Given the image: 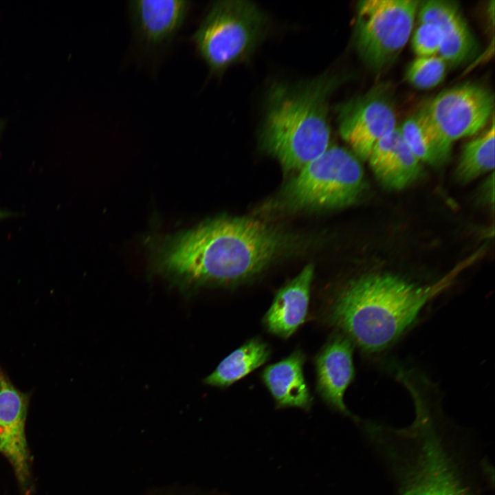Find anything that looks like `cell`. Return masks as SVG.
I'll return each instance as SVG.
<instances>
[{"instance_id": "6da1fadb", "label": "cell", "mask_w": 495, "mask_h": 495, "mask_svg": "<svg viewBox=\"0 0 495 495\" xmlns=\"http://www.w3.org/2000/svg\"><path fill=\"white\" fill-rule=\"evenodd\" d=\"M399 382L413 402L411 424L358 423L394 495H492L494 468L473 436L446 415L437 386L417 370Z\"/></svg>"}, {"instance_id": "7402d4cb", "label": "cell", "mask_w": 495, "mask_h": 495, "mask_svg": "<svg viewBox=\"0 0 495 495\" xmlns=\"http://www.w3.org/2000/svg\"><path fill=\"white\" fill-rule=\"evenodd\" d=\"M6 120L0 118V136L6 127Z\"/></svg>"}, {"instance_id": "8fae6325", "label": "cell", "mask_w": 495, "mask_h": 495, "mask_svg": "<svg viewBox=\"0 0 495 495\" xmlns=\"http://www.w3.org/2000/svg\"><path fill=\"white\" fill-rule=\"evenodd\" d=\"M351 341L337 332L325 343L315 358L316 390L330 407L358 423L344 404V393L355 377Z\"/></svg>"}, {"instance_id": "3957f363", "label": "cell", "mask_w": 495, "mask_h": 495, "mask_svg": "<svg viewBox=\"0 0 495 495\" xmlns=\"http://www.w3.org/2000/svg\"><path fill=\"white\" fill-rule=\"evenodd\" d=\"M451 278L421 284L400 274L371 272L348 281L336 294L327 320L366 356L393 346L417 323Z\"/></svg>"}, {"instance_id": "603a6c76", "label": "cell", "mask_w": 495, "mask_h": 495, "mask_svg": "<svg viewBox=\"0 0 495 495\" xmlns=\"http://www.w3.org/2000/svg\"><path fill=\"white\" fill-rule=\"evenodd\" d=\"M11 213L5 210H0V220L10 216Z\"/></svg>"}, {"instance_id": "52a82bcc", "label": "cell", "mask_w": 495, "mask_h": 495, "mask_svg": "<svg viewBox=\"0 0 495 495\" xmlns=\"http://www.w3.org/2000/svg\"><path fill=\"white\" fill-rule=\"evenodd\" d=\"M419 3L417 0L358 1L354 41L368 66L380 69L400 52L410 36Z\"/></svg>"}, {"instance_id": "ffe728a7", "label": "cell", "mask_w": 495, "mask_h": 495, "mask_svg": "<svg viewBox=\"0 0 495 495\" xmlns=\"http://www.w3.org/2000/svg\"><path fill=\"white\" fill-rule=\"evenodd\" d=\"M447 63L439 56H417L408 66L405 77L413 87L432 89L444 79Z\"/></svg>"}, {"instance_id": "ac0fdd59", "label": "cell", "mask_w": 495, "mask_h": 495, "mask_svg": "<svg viewBox=\"0 0 495 495\" xmlns=\"http://www.w3.org/2000/svg\"><path fill=\"white\" fill-rule=\"evenodd\" d=\"M270 354V347L265 342L258 338H251L226 356L204 379V383L214 387H228L265 364Z\"/></svg>"}, {"instance_id": "7c38bea8", "label": "cell", "mask_w": 495, "mask_h": 495, "mask_svg": "<svg viewBox=\"0 0 495 495\" xmlns=\"http://www.w3.org/2000/svg\"><path fill=\"white\" fill-rule=\"evenodd\" d=\"M28 398L18 390L0 368V452L11 463L21 482L28 474L25 433Z\"/></svg>"}, {"instance_id": "5bb4252c", "label": "cell", "mask_w": 495, "mask_h": 495, "mask_svg": "<svg viewBox=\"0 0 495 495\" xmlns=\"http://www.w3.org/2000/svg\"><path fill=\"white\" fill-rule=\"evenodd\" d=\"M313 276L314 267L307 265L276 292L263 319L270 333L286 339L305 322Z\"/></svg>"}, {"instance_id": "2e32d148", "label": "cell", "mask_w": 495, "mask_h": 495, "mask_svg": "<svg viewBox=\"0 0 495 495\" xmlns=\"http://www.w3.org/2000/svg\"><path fill=\"white\" fill-rule=\"evenodd\" d=\"M305 362L304 353L296 349L280 361L268 365L262 371L261 380L276 407L310 408L312 397L303 373Z\"/></svg>"}, {"instance_id": "9c48e42d", "label": "cell", "mask_w": 495, "mask_h": 495, "mask_svg": "<svg viewBox=\"0 0 495 495\" xmlns=\"http://www.w3.org/2000/svg\"><path fill=\"white\" fill-rule=\"evenodd\" d=\"M338 122L342 139L363 160H368L375 144L397 127L393 104L380 89L340 105Z\"/></svg>"}, {"instance_id": "9a60e30c", "label": "cell", "mask_w": 495, "mask_h": 495, "mask_svg": "<svg viewBox=\"0 0 495 495\" xmlns=\"http://www.w3.org/2000/svg\"><path fill=\"white\" fill-rule=\"evenodd\" d=\"M368 160L377 179L390 190L407 187L421 171V162L404 142L399 126L375 144Z\"/></svg>"}, {"instance_id": "e0dca14e", "label": "cell", "mask_w": 495, "mask_h": 495, "mask_svg": "<svg viewBox=\"0 0 495 495\" xmlns=\"http://www.w3.org/2000/svg\"><path fill=\"white\" fill-rule=\"evenodd\" d=\"M399 129L404 142L420 162L439 166L450 160L452 145L442 139L421 109L407 118Z\"/></svg>"}, {"instance_id": "44dd1931", "label": "cell", "mask_w": 495, "mask_h": 495, "mask_svg": "<svg viewBox=\"0 0 495 495\" xmlns=\"http://www.w3.org/2000/svg\"><path fill=\"white\" fill-rule=\"evenodd\" d=\"M443 41L439 28L430 23L421 22L412 37V47L417 56L438 55Z\"/></svg>"}, {"instance_id": "d6986e66", "label": "cell", "mask_w": 495, "mask_h": 495, "mask_svg": "<svg viewBox=\"0 0 495 495\" xmlns=\"http://www.w3.org/2000/svg\"><path fill=\"white\" fill-rule=\"evenodd\" d=\"M478 137L463 147L456 169V177L462 183L469 182L494 168V120Z\"/></svg>"}, {"instance_id": "4fadbf2b", "label": "cell", "mask_w": 495, "mask_h": 495, "mask_svg": "<svg viewBox=\"0 0 495 495\" xmlns=\"http://www.w3.org/2000/svg\"><path fill=\"white\" fill-rule=\"evenodd\" d=\"M419 23H430L441 31L443 41L438 54L447 64L457 65L475 53L476 40L456 3L445 0L420 1Z\"/></svg>"}, {"instance_id": "30bf717a", "label": "cell", "mask_w": 495, "mask_h": 495, "mask_svg": "<svg viewBox=\"0 0 495 495\" xmlns=\"http://www.w3.org/2000/svg\"><path fill=\"white\" fill-rule=\"evenodd\" d=\"M190 3L188 0L129 1L134 36L142 49L153 53L169 47L187 17Z\"/></svg>"}, {"instance_id": "277c9868", "label": "cell", "mask_w": 495, "mask_h": 495, "mask_svg": "<svg viewBox=\"0 0 495 495\" xmlns=\"http://www.w3.org/2000/svg\"><path fill=\"white\" fill-rule=\"evenodd\" d=\"M339 82L324 74L270 88L260 142L285 170L299 171L329 147V99Z\"/></svg>"}, {"instance_id": "8992f818", "label": "cell", "mask_w": 495, "mask_h": 495, "mask_svg": "<svg viewBox=\"0 0 495 495\" xmlns=\"http://www.w3.org/2000/svg\"><path fill=\"white\" fill-rule=\"evenodd\" d=\"M364 171L356 157L329 146L287 184L284 198L298 208H339L353 204L364 189Z\"/></svg>"}, {"instance_id": "7a4b0ae2", "label": "cell", "mask_w": 495, "mask_h": 495, "mask_svg": "<svg viewBox=\"0 0 495 495\" xmlns=\"http://www.w3.org/2000/svg\"><path fill=\"white\" fill-rule=\"evenodd\" d=\"M283 237L252 218L219 217L151 241L155 270L186 295L260 272L283 250Z\"/></svg>"}, {"instance_id": "5b68a950", "label": "cell", "mask_w": 495, "mask_h": 495, "mask_svg": "<svg viewBox=\"0 0 495 495\" xmlns=\"http://www.w3.org/2000/svg\"><path fill=\"white\" fill-rule=\"evenodd\" d=\"M267 29V17L253 3L222 0L210 5L190 40L210 72L221 75L247 60Z\"/></svg>"}, {"instance_id": "ba28073f", "label": "cell", "mask_w": 495, "mask_h": 495, "mask_svg": "<svg viewBox=\"0 0 495 495\" xmlns=\"http://www.w3.org/2000/svg\"><path fill=\"white\" fill-rule=\"evenodd\" d=\"M493 94L466 82L439 93L421 109L448 144L480 131L493 116Z\"/></svg>"}]
</instances>
